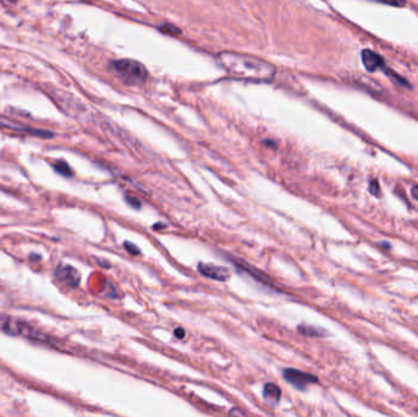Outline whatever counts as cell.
Masks as SVG:
<instances>
[{
    "mask_svg": "<svg viewBox=\"0 0 418 417\" xmlns=\"http://www.w3.org/2000/svg\"><path fill=\"white\" fill-rule=\"evenodd\" d=\"M219 63L230 76L252 82H271L276 74L273 64L247 54L222 51L218 55Z\"/></svg>",
    "mask_w": 418,
    "mask_h": 417,
    "instance_id": "obj_1",
    "label": "cell"
},
{
    "mask_svg": "<svg viewBox=\"0 0 418 417\" xmlns=\"http://www.w3.org/2000/svg\"><path fill=\"white\" fill-rule=\"evenodd\" d=\"M111 68L126 85H140L145 82L148 76L145 65L131 59H120L113 61Z\"/></svg>",
    "mask_w": 418,
    "mask_h": 417,
    "instance_id": "obj_2",
    "label": "cell"
},
{
    "mask_svg": "<svg viewBox=\"0 0 418 417\" xmlns=\"http://www.w3.org/2000/svg\"><path fill=\"white\" fill-rule=\"evenodd\" d=\"M0 330L6 333V334L16 335V337L20 335V337H26L29 339L39 340V342H50L49 337L34 329L28 323L12 318L10 316L2 315V313H0Z\"/></svg>",
    "mask_w": 418,
    "mask_h": 417,
    "instance_id": "obj_3",
    "label": "cell"
},
{
    "mask_svg": "<svg viewBox=\"0 0 418 417\" xmlns=\"http://www.w3.org/2000/svg\"><path fill=\"white\" fill-rule=\"evenodd\" d=\"M283 376L288 383L295 387L298 391H305L310 384L317 383L318 378L313 374L307 373V372L298 371L295 368H285L283 371Z\"/></svg>",
    "mask_w": 418,
    "mask_h": 417,
    "instance_id": "obj_4",
    "label": "cell"
},
{
    "mask_svg": "<svg viewBox=\"0 0 418 417\" xmlns=\"http://www.w3.org/2000/svg\"><path fill=\"white\" fill-rule=\"evenodd\" d=\"M55 275L59 280L65 283L66 285L71 286V288H75V286H77L78 284H80V279H81L80 273L77 272L76 268L71 267V266H68V265L59 266L55 270Z\"/></svg>",
    "mask_w": 418,
    "mask_h": 417,
    "instance_id": "obj_5",
    "label": "cell"
},
{
    "mask_svg": "<svg viewBox=\"0 0 418 417\" xmlns=\"http://www.w3.org/2000/svg\"><path fill=\"white\" fill-rule=\"evenodd\" d=\"M198 272L201 273L203 277L214 279V280L219 281L227 280L230 277V273L227 268L220 267V266L215 265H207V263H199Z\"/></svg>",
    "mask_w": 418,
    "mask_h": 417,
    "instance_id": "obj_6",
    "label": "cell"
},
{
    "mask_svg": "<svg viewBox=\"0 0 418 417\" xmlns=\"http://www.w3.org/2000/svg\"><path fill=\"white\" fill-rule=\"evenodd\" d=\"M361 56H362L363 65H365V68L367 69L369 73H373V71H375L377 69L385 68L384 59H383L379 54L375 53V51L370 50V49H365V50H362Z\"/></svg>",
    "mask_w": 418,
    "mask_h": 417,
    "instance_id": "obj_7",
    "label": "cell"
},
{
    "mask_svg": "<svg viewBox=\"0 0 418 417\" xmlns=\"http://www.w3.org/2000/svg\"><path fill=\"white\" fill-rule=\"evenodd\" d=\"M2 119H4V118H0V126L9 127L10 130L24 131V132H27V134L37 135V136H42V137H51L53 136L50 132L41 131V130H34V129H32V127H27V126H24V125H20V124H15V123H11V122H5V120H2Z\"/></svg>",
    "mask_w": 418,
    "mask_h": 417,
    "instance_id": "obj_8",
    "label": "cell"
},
{
    "mask_svg": "<svg viewBox=\"0 0 418 417\" xmlns=\"http://www.w3.org/2000/svg\"><path fill=\"white\" fill-rule=\"evenodd\" d=\"M263 396L266 398L267 401H269V403L276 404L281 398V389L274 383L264 384Z\"/></svg>",
    "mask_w": 418,
    "mask_h": 417,
    "instance_id": "obj_9",
    "label": "cell"
},
{
    "mask_svg": "<svg viewBox=\"0 0 418 417\" xmlns=\"http://www.w3.org/2000/svg\"><path fill=\"white\" fill-rule=\"evenodd\" d=\"M297 330L301 334L306 335V337H313V338H320L325 337L326 332H324L321 328L314 327V325L310 324H300L297 327Z\"/></svg>",
    "mask_w": 418,
    "mask_h": 417,
    "instance_id": "obj_10",
    "label": "cell"
},
{
    "mask_svg": "<svg viewBox=\"0 0 418 417\" xmlns=\"http://www.w3.org/2000/svg\"><path fill=\"white\" fill-rule=\"evenodd\" d=\"M54 168H55V170L59 172V174L64 175V176H71V175L74 174L73 170H71V168L69 167L68 163H65L64 160H59V162H56L55 164H54Z\"/></svg>",
    "mask_w": 418,
    "mask_h": 417,
    "instance_id": "obj_11",
    "label": "cell"
},
{
    "mask_svg": "<svg viewBox=\"0 0 418 417\" xmlns=\"http://www.w3.org/2000/svg\"><path fill=\"white\" fill-rule=\"evenodd\" d=\"M125 201L126 203L128 204V206L132 207L133 209H140L141 207H142V203H141V201L138 198H136L135 196H132V195H125Z\"/></svg>",
    "mask_w": 418,
    "mask_h": 417,
    "instance_id": "obj_12",
    "label": "cell"
},
{
    "mask_svg": "<svg viewBox=\"0 0 418 417\" xmlns=\"http://www.w3.org/2000/svg\"><path fill=\"white\" fill-rule=\"evenodd\" d=\"M123 246H125V248L127 250V252H130L131 255H140V248H138L136 245H133V244L126 241V243L123 244Z\"/></svg>",
    "mask_w": 418,
    "mask_h": 417,
    "instance_id": "obj_13",
    "label": "cell"
},
{
    "mask_svg": "<svg viewBox=\"0 0 418 417\" xmlns=\"http://www.w3.org/2000/svg\"><path fill=\"white\" fill-rule=\"evenodd\" d=\"M159 29L162 32H164V33H169V34H174V33H180V29L179 28H175V27L170 26V25H165V26L159 27Z\"/></svg>",
    "mask_w": 418,
    "mask_h": 417,
    "instance_id": "obj_14",
    "label": "cell"
},
{
    "mask_svg": "<svg viewBox=\"0 0 418 417\" xmlns=\"http://www.w3.org/2000/svg\"><path fill=\"white\" fill-rule=\"evenodd\" d=\"M369 191H370V194H373L374 196H378V195H379L380 189H379V184L377 182V180H373V181L369 184Z\"/></svg>",
    "mask_w": 418,
    "mask_h": 417,
    "instance_id": "obj_15",
    "label": "cell"
},
{
    "mask_svg": "<svg viewBox=\"0 0 418 417\" xmlns=\"http://www.w3.org/2000/svg\"><path fill=\"white\" fill-rule=\"evenodd\" d=\"M377 1L393 5V6H404L405 5V0H377Z\"/></svg>",
    "mask_w": 418,
    "mask_h": 417,
    "instance_id": "obj_16",
    "label": "cell"
},
{
    "mask_svg": "<svg viewBox=\"0 0 418 417\" xmlns=\"http://www.w3.org/2000/svg\"><path fill=\"white\" fill-rule=\"evenodd\" d=\"M174 334H175V337L177 338V339H184L185 335H186V332H185L184 328L179 327L174 330Z\"/></svg>",
    "mask_w": 418,
    "mask_h": 417,
    "instance_id": "obj_17",
    "label": "cell"
},
{
    "mask_svg": "<svg viewBox=\"0 0 418 417\" xmlns=\"http://www.w3.org/2000/svg\"><path fill=\"white\" fill-rule=\"evenodd\" d=\"M411 194H412V196H414L415 198H416L417 201H418V185H415V186L412 187Z\"/></svg>",
    "mask_w": 418,
    "mask_h": 417,
    "instance_id": "obj_18",
    "label": "cell"
},
{
    "mask_svg": "<svg viewBox=\"0 0 418 417\" xmlns=\"http://www.w3.org/2000/svg\"><path fill=\"white\" fill-rule=\"evenodd\" d=\"M153 228L154 229H162V228H165V225L164 224H162V223H158V224H154V225H153Z\"/></svg>",
    "mask_w": 418,
    "mask_h": 417,
    "instance_id": "obj_19",
    "label": "cell"
}]
</instances>
